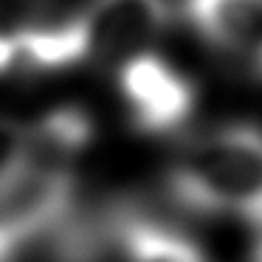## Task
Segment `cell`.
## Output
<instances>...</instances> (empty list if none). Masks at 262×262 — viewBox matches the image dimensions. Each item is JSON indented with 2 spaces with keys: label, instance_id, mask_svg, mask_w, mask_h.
<instances>
[{
  "label": "cell",
  "instance_id": "6da1fadb",
  "mask_svg": "<svg viewBox=\"0 0 262 262\" xmlns=\"http://www.w3.org/2000/svg\"><path fill=\"white\" fill-rule=\"evenodd\" d=\"M31 124L34 161L0 192V262H20L42 239L59 237L76 206V161L93 138V121L79 107H57Z\"/></svg>",
  "mask_w": 262,
  "mask_h": 262
},
{
  "label": "cell",
  "instance_id": "7a4b0ae2",
  "mask_svg": "<svg viewBox=\"0 0 262 262\" xmlns=\"http://www.w3.org/2000/svg\"><path fill=\"white\" fill-rule=\"evenodd\" d=\"M166 192L192 214L262 231V127L228 121L200 133L172 161Z\"/></svg>",
  "mask_w": 262,
  "mask_h": 262
},
{
  "label": "cell",
  "instance_id": "3957f363",
  "mask_svg": "<svg viewBox=\"0 0 262 262\" xmlns=\"http://www.w3.org/2000/svg\"><path fill=\"white\" fill-rule=\"evenodd\" d=\"M172 0H88L59 20L17 29L20 68L65 71L147 51L166 29Z\"/></svg>",
  "mask_w": 262,
  "mask_h": 262
},
{
  "label": "cell",
  "instance_id": "277c9868",
  "mask_svg": "<svg viewBox=\"0 0 262 262\" xmlns=\"http://www.w3.org/2000/svg\"><path fill=\"white\" fill-rule=\"evenodd\" d=\"M119 93L130 124L147 136L181 130L198 107L194 82L149 48L119 62Z\"/></svg>",
  "mask_w": 262,
  "mask_h": 262
},
{
  "label": "cell",
  "instance_id": "5b68a950",
  "mask_svg": "<svg viewBox=\"0 0 262 262\" xmlns=\"http://www.w3.org/2000/svg\"><path fill=\"white\" fill-rule=\"evenodd\" d=\"M181 9L206 46L262 76V0H181Z\"/></svg>",
  "mask_w": 262,
  "mask_h": 262
},
{
  "label": "cell",
  "instance_id": "8992f818",
  "mask_svg": "<svg viewBox=\"0 0 262 262\" xmlns=\"http://www.w3.org/2000/svg\"><path fill=\"white\" fill-rule=\"evenodd\" d=\"M110 237L124 262H209L192 237L133 209L113 214Z\"/></svg>",
  "mask_w": 262,
  "mask_h": 262
},
{
  "label": "cell",
  "instance_id": "52a82bcc",
  "mask_svg": "<svg viewBox=\"0 0 262 262\" xmlns=\"http://www.w3.org/2000/svg\"><path fill=\"white\" fill-rule=\"evenodd\" d=\"M34 161V124L0 113V192L20 181Z\"/></svg>",
  "mask_w": 262,
  "mask_h": 262
},
{
  "label": "cell",
  "instance_id": "ba28073f",
  "mask_svg": "<svg viewBox=\"0 0 262 262\" xmlns=\"http://www.w3.org/2000/svg\"><path fill=\"white\" fill-rule=\"evenodd\" d=\"M20 29V26H17ZM17 29H0V76L20 68V48H17Z\"/></svg>",
  "mask_w": 262,
  "mask_h": 262
},
{
  "label": "cell",
  "instance_id": "9c48e42d",
  "mask_svg": "<svg viewBox=\"0 0 262 262\" xmlns=\"http://www.w3.org/2000/svg\"><path fill=\"white\" fill-rule=\"evenodd\" d=\"M251 262H262V237H259V243L254 245V254H251Z\"/></svg>",
  "mask_w": 262,
  "mask_h": 262
}]
</instances>
